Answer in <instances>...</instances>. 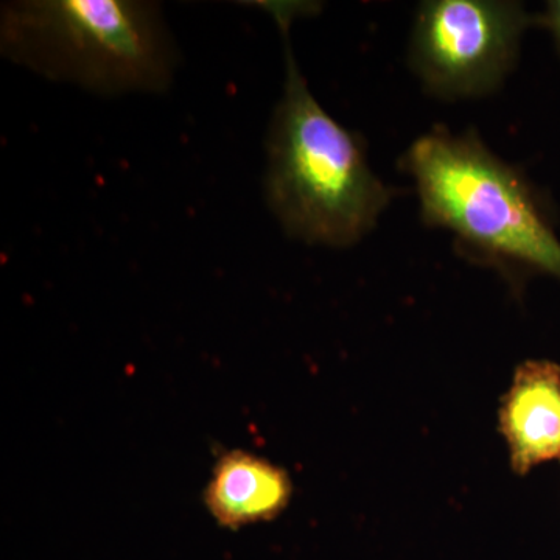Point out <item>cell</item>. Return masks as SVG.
<instances>
[{
	"mask_svg": "<svg viewBox=\"0 0 560 560\" xmlns=\"http://www.w3.org/2000/svg\"><path fill=\"white\" fill-rule=\"evenodd\" d=\"M283 33L285 81L267 139L265 197L291 238L348 248L366 237L396 190L372 172L366 143L327 113L308 90L289 38L305 3H264Z\"/></svg>",
	"mask_w": 560,
	"mask_h": 560,
	"instance_id": "6da1fadb",
	"label": "cell"
},
{
	"mask_svg": "<svg viewBox=\"0 0 560 560\" xmlns=\"http://www.w3.org/2000/svg\"><path fill=\"white\" fill-rule=\"evenodd\" d=\"M401 168L418 187L422 220L452 232L460 254L508 279H560V241L540 195L477 132L433 128L411 143Z\"/></svg>",
	"mask_w": 560,
	"mask_h": 560,
	"instance_id": "7a4b0ae2",
	"label": "cell"
},
{
	"mask_svg": "<svg viewBox=\"0 0 560 560\" xmlns=\"http://www.w3.org/2000/svg\"><path fill=\"white\" fill-rule=\"evenodd\" d=\"M0 44L16 65L101 95L161 94L178 66L160 7L135 0L7 3Z\"/></svg>",
	"mask_w": 560,
	"mask_h": 560,
	"instance_id": "3957f363",
	"label": "cell"
},
{
	"mask_svg": "<svg viewBox=\"0 0 560 560\" xmlns=\"http://www.w3.org/2000/svg\"><path fill=\"white\" fill-rule=\"evenodd\" d=\"M536 21L518 2H422L411 33V68L444 101L485 97L510 75L523 33Z\"/></svg>",
	"mask_w": 560,
	"mask_h": 560,
	"instance_id": "277c9868",
	"label": "cell"
},
{
	"mask_svg": "<svg viewBox=\"0 0 560 560\" xmlns=\"http://www.w3.org/2000/svg\"><path fill=\"white\" fill-rule=\"evenodd\" d=\"M500 433L514 474L525 477L541 464L560 460V366L528 360L517 366L501 399Z\"/></svg>",
	"mask_w": 560,
	"mask_h": 560,
	"instance_id": "5b68a950",
	"label": "cell"
},
{
	"mask_svg": "<svg viewBox=\"0 0 560 560\" xmlns=\"http://www.w3.org/2000/svg\"><path fill=\"white\" fill-rule=\"evenodd\" d=\"M293 482L285 469L248 451L221 453L205 490V506L226 529L275 521L289 508Z\"/></svg>",
	"mask_w": 560,
	"mask_h": 560,
	"instance_id": "8992f818",
	"label": "cell"
},
{
	"mask_svg": "<svg viewBox=\"0 0 560 560\" xmlns=\"http://www.w3.org/2000/svg\"><path fill=\"white\" fill-rule=\"evenodd\" d=\"M537 22L544 24L552 33L560 50V0L548 2L547 13L537 18Z\"/></svg>",
	"mask_w": 560,
	"mask_h": 560,
	"instance_id": "52a82bcc",
	"label": "cell"
}]
</instances>
